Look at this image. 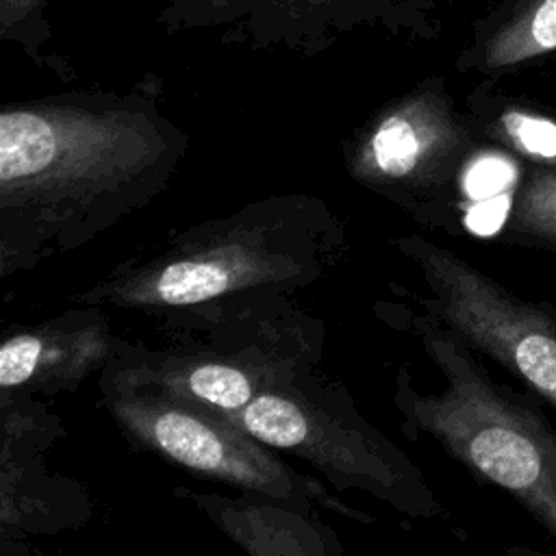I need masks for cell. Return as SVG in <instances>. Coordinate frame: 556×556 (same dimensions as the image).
<instances>
[{
	"instance_id": "2",
	"label": "cell",
	"mask_w": 556,
	"mask_h": 556,
	"mask_svg": "<svg viewBox=\"0 0 556 556\" xmlns=\"http://www.w3.org/2000/svg\"><path fill=\"white\" fill-rule=\"evenodd\" d=\"M343 248L345 228L321 200L274 195L185 230L154 256L119 267L74 300L167 311L282 295L315 282Z\"/></svg>"
},
{
	"instance_id": "12",
	"label": "cell",
	"mask_w": 556,
	"mask_h": 556,
	"mask_svg": "<svg viewBox=\"0 0 556 556\" xmlns=\"http://www.w3.org/2000/svg\"><path fill=\"white\" fill-rule=\"evenodd\" d=\"M556 52V0H497L473 24L460 72L500 76Z\"/></svg>"
},
{
	"instance_id": "15",
	"label": "cell",
	"mask_w": 556,
	"mask_h": 556,
	"mask_svg": "<svg viewBox=\"0 0 556 556\" xmlns=\"http://www.w3.org/2000/svg\"><path fill=\"white\" fill-rule=\"evenodd\" d=\"M0 39L17 46L37 63L50 61L43 52L52 39L48 0H0Z\"/></svg>"
},
{
	"instance_id": "11",
	"label": "cell",
	"mask_w": 556,
	"mask_h": 556,
	"mask_svg": "<svg viewBox=\"0 0 556 556\" xmlns=\"http://www.w3.org/2000/svg\"><path fill=\"white\" fill-rule=\"evenodd\" d=\"M202 508L237 545L254 556H332L341 554L337 534L293 504L248 493L222 497L191 493Z\"/></svg>"
},
{
	"instance_id": "10",
	"label": "cell",
	"mask_w": 556,
	"mask_h": 556,
	"mask_svg": "<svg viewBox=\"0 0 556 556\" xmlns=\"http://www.w3.org/2000/svg\"><path fill=\"white\" fill-rule=\"evenodd\" d=\"M119 354L98 311H72L9 334L0 345L2 393H56L78 387Z\"/></svg>"
},
{
	"instance_id": "6",
	"label": "cell",
	"mask_w": 556,
	"mask_h": 556,
	"mask_svg": "<svg viewBox=\"0 0 556 556\" xmlns=\"http://www.w3.org/2000/svg\"><path fill=\"white\" fill-rule=\"evenodd\" d=\"M454 0H152L169 33H211L256 50L319 54L356 35L434 39Z\"/></svg>"
},
{
	"instance_id": "9",
	"label": "cell",
	"mask_w": 556,
	"mask_h": 556,
	"mask_svg": "<svg viewBox=\"0 0 556 556\" xmlns=\"http://www.w3.org/2000/svg\"><path fill=\"white\" fill-rule=\"evenodd\" d=\"M109 367L143 389L191 402L222 417L239 413L267 387L304 371L295 354L267 348L232 354L165 352L122 361L115 356Z\"/></svg>"
},
{
	"instance_id": "8",
	"label": "cell",
	"mask_w": 556,
	"mask_h": 556,
	"mask_svg": "<svg viewBox=\"0 0 556 556\" xmlns=\"http://www.w3.org/2000/svg\"><path fill=\"white\" fill-rule=\"evenodd\" d=\"M473 148V124L432 76L382 104L354 135L345 167L361 185L397 202L447 187Z\"/></svg>"
},
{
	"instance_id": "4",
	"label": "cell",
	"mask_w": 556,
	"mask_h": 556,
	"mask_svg": "<svg viewBox=\"0 0 556 556\" xmlns=\"http://www.w3.org/2000/svg\"><path fill=\"white\" fill-rule=\"evenodd\" d=\"M271 450L295 454L332 486L367 493L406 517H434L439 502L419 467L350 397L304 371L261 391L226 417Z\"/></svg>"
},
{
	"instance_id": "14",
	"label": "cell",
	"mask_w": 556,
	"mask_h": 556,
	"mask_svg": "<svg viewBox=\"0 0 556 556\" xmlns=\"http://www.w3.org/2000/svg\"><path fill=\"white\" fill-rule=\"evenodd\" d=\"M510 228L519 235L556 243V169L534 165L519 187Z\"/></svg>"
},
{
	"instance_id": "3",
	"label": "cell",
	"mask_w": 556,
	"mask_h": 556,
	"mask_svg": "<svg viewBox=\"0 0 556 556\" xmlns=\"http://www.w3.org/2000/svg\"><path fill=\"white\" fill-rule=\"evenodd\" d=\"M424 352L443 376L434 393L397 376L406 426L434 439L480 478L510 493L556 539V430L521 395L493 382L469 345L439 319L419 321Z\"/></svg>"
},
{
	"instance_id": "5",
	"label": "cell",
	"mask_w": 556,
	"mask_h": 556,
	"mask_svg": "<svg viewBox=\"0 0 556 556\" xmlns=\"http://www.w3.org/2000/svg\"><path fill=\"white\" fill-rule=\"evenodd\" d=\"M102 391L113 419L130 439L195 476L308 513L321 506L358 521H371L369 515L345 506L321 482L291 469L269 445L217 413L143 389L113 367L102 378Z\"/></svg>"
},
{
	"instance_id": "7",
	"label": "cell",
	"mask_w": 556,
	"mask_h": 556,
	"mask_svg": "<svg viewBox=\"0 0 556 556\" xmlns=\"http://www.w3.org/2000/svg\"><path fill=\"white\" fill-rule=\"evenodd\" d=\"M395 248L424 276L430 291V298H417L424 311L556 408L554 311L521 300L467 258L419 235L395 239Z\"/></svg>"
},
{
	"instance_id": "13",
	"label": "cell",
	"mask_w": 556,
	"mask_h": 556,
	"mask_svg": "<svg viewBox=\"0 0 556 556\" xmlns=\"http://www.w3.org/2000/svg\"><path fill=\"white\" fill-rule=\"evenodd\" d=\"M469 109L478 132L534 165L556 169V117L495 93L486 85L471 93Z\"/></svg>"
},
{
	"instance_id": "1",
	"label": "cell",
	"mask_w": 556,
	"mask_h": 556,
	"mask_svg": "<svg viewBox=\"0 0 556 556\" xmlns=\"http://www.w3.org/2000/svg\"><path fill=\"white\" fill-rule=\"evenodd\" d=\"M189 139L135 93H63L0 111L2 274L72 250L148 204Z\"/></svg>"
}]
</instances>
